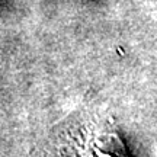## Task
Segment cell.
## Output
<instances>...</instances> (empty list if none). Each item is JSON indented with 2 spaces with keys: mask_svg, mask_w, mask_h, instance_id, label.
<instances>
[{
  "mask_svg": "<svg viewBox=\"0 0 157 157\" xmlns=\"http://www.w3.org/2000/svg\"><path fill=\"white\" fill-rule=\"evenodd\" d=\"M95 153H96V156H98V157H112V156H109V154H105V153H102L101 150H95Z\"/></svg>",
  "mask_w": 157,
  "mask_h": 157,
  "instance_id": "obj_1",
  "label": "cell"
}]
</instances>
